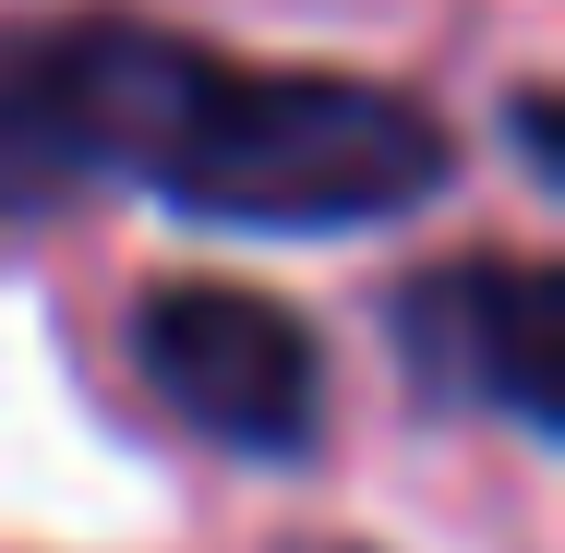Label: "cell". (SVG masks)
<instances>
[{"label": "cell", "mask_w": 565, "mask_h": 553, "mask_svg": "<svg viewBox=\"0 0 565 553\" xmlns=\"http://www.w3.org/2000/svg\"><path fill=\"white\" fill-rule=\"evenodd\" d=\"M446 120L373 73H289L169 36L145 12H61L0 36V217H49L97 181L228 228H373L434 205Z\"/></svg>", "instance_id": "6da1fadb"}, {"label": "cell", "mask_w": 565, "mask_h": 553, "mask_svg": "<svg viewBox=\"0 0 565 553\" xmlns=\"http://www.w3.org/2000/svg\"><path fill=\"white\" fill-rule=\"evenodd\" d=\"M132 361L169 422H193L228 457H301L326 434V349L289 301L241 277H157L132 301Z\"/></svg>", "instance_id": "7a4b0ae2"}, {"label": "cell", "mask_w": 565, "mask_h": 553, "mask_svg": "<svg viewBox=\"0 0 565 553\" xmlns=\"http://www.w3.org/2000/svg\"><path fill=\"white\" fill-rule=\"evenodd\" d=\"M409 361L434 397L505 410L518 434H565V361H554V265L542 253H469L409 277Z\"/></svg>", "instance_id": "3957f363"}]
</instances>
